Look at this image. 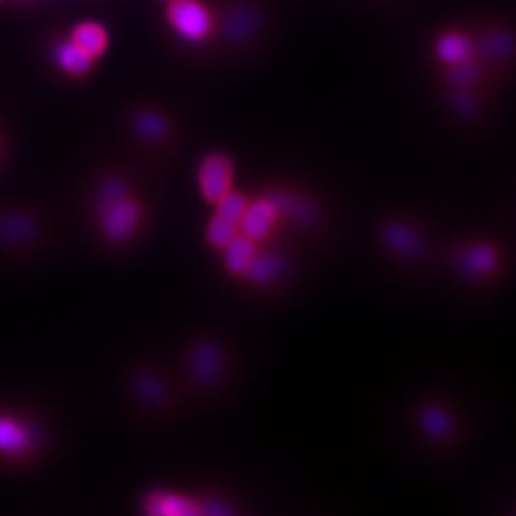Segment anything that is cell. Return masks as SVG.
I'll return each instance as SVG.
<instances>
[{
  "label": "cell",
  "mask_w": 516,
  "mask_h": 516,
  "mask_svg": "<svg viewBox=\"0 0 516 516\" xmlns=\"http://www.w3.org/2000/svg\"><path fill=\"white\" fill-rule=\"evenodd\" d=\"M512 50H514V37H512V33H509L505 29L492 31L484 38V43H482L484 56L489 60L505 58L511 54Z\"/></svg>",
  "instance_id": "obj_21"
},
{
  "label": "cell",
  "mask_w": 516,
  "mask_h": 516,
  "mask_svg": "<svg viewBox=\"0 0 516 516\" xmlns=\"http://www.w3.org/2000/svg\"><path fill=\"white\" fill-rule=\"evenodd\" d=\"M275 218V209L268 197H260V200L247 205L240 222V230L249 240L262 242L264 237H268V233L272 232Z\"/></svg>",
  "instance_id": "obj_9"
},
{
  "label": "cell",
  "mask_w": 516,
  "mask_h": 516,
  "mask_svg": "<svg viewBox=\"0 0 516 516\" xmlns=\"http://www.w3.org/2000/svg\"><path fill=\"white\" fill-rule=\"evenodd\" d=\"M130 128L135 136L150 145H159L170 136V121L155 110H138L130 117Z\"/></svg>",
  "instance_id": "obj_10"
},
{
  "label": "cell",
  "mask_w": 516,
  "mask_h": 516,
  "mask_svg": "<svg viewBox=\"0 0 516 516\" xmlns=\"http://www.w3.org/2000/svg\"><path fill=\"white\" fill-rule=\"evenodd\" d=\"M452 68H454L452 83L455 86H469V85H472L476 81V78L480 77L479 68H476L474 61H471V58L457 63V65H452Z\"/></svg>",
  "instance_id": "obj_23"
},
{
  "label": "cell",
  "mask_w": 516,
  "mask_h": 516,
  "mask_svg": "<svg viewBox=\"0 0 516 516\" xmlns=\"http://www.w3.org/2000/svg\"><path fill=\"white\" fill-rule=\"evenodd\" d=\"M283 268H285V264H283V258L280 255H272V253L258 255L257 253L245 275L249 277L250 282L260 283V285L272 283L283 274Z\"/></svg>",
  "instance_id": "obj_17"
},
{
  "label": "cell",
  "mask_w": 516,
  "mask_h": 516,
  "mask_svg": "<svg viewBox=\"0 0 516 516\" xmlns=\"http://www.w3.org/2000/svg\"><path fill=\"white\" fill-rule=\"evenodd\" d=\"M38 429L33 422L12 414L0 415V455L6 459H23L37 452Z\"/></svg>",
  "instance_id": "obj_6"
},
{
  "label": "cell",
  "mask_w": 516,
  "mask_h": 516,
  "mask_svg": "<svg viewBox=\"0 0 516 516\" xmlns=\"http://www.w3.org/2000/svg\"><path fill=\"white\" fill-rule=\"evenodd\" d=\"M421 425L432 438H446L452 432V417L440 405H429L422 409Z\"/></svg>",
  "instance_id": "obj_20"
},
{
  "label": "cell",
  "mask_w": 516,
  "mask_h": 516,
  "mask_svg": "<svg viewBox=\"0 0 516 516\" xmlns=\"http://www.w3.org/2000/svg\"><path fill=\"white\" fill-rule=\"evenodd\" d=\"M496 262H497V257L492 247L476 245L461 255L459 266L469 275H484L496 268Z\"/></svg>",
  "instance_id": "obj_16"
},
{
  "label": "cell",
  "mask_w": 516,
  "mask_h": 516,
  "mask_svg": "<svg viewBox=\"0 0 516 516\" xmlns=\"http://www.w3.org/2000/svg\"><path fill=\"white\" fill-rule=\"evenodd\" d=\"M436 56L447 65H457L472 56L471 38L457 31L444 33L436 43Z\"/></svg>",
  "instance_id": "obj_15"
},
{
  "label": "cell",
  "mask_w": 516,
  "mask_h": 516,
  "mask_svg": "<svg viewBox=\"0 0 516 516\" xmlns=\"http://www.w3.org/2000/svg\"><path fill=\"white\" fill-rule=\"evenodd\" d=\"M255 28H257L255 14H250V12H237L233 18L228 20L226 31L232 38H243L253 33Z\"/></svg>",
  "instance_id": "obj_22"
},
{
  "label": "cell",
  "mask_w": 516,
  "mask_h": 516,
  "mask_svg": "<svg viewBox=\"0 0 516 516\" xmlns=\"http://www.w3.org/2000/svg\"><path fill=\"white\" fill-rule=\"evenodd\" d=\"M54 61L61 71L71 77H85L94 68V58L88 56L83 48L73 41H63L54 46Z\"/></svg>",
  "instance_id": "obj_13"
},
{
  "label": "cell",
  "mask_w": 516,
  "mask_h": 516,
  "mask_svg": "<svg viewBox=\"0 0 516 516\" xmlns=\"http://www.w3.org/2000/svg\"><path fill=\"white\" fill-rule=\"evenodd\" d=\"M249 201L242 192H228L217 203V213L207 228V242L210 247L222 249L240 232V222Z\"/></svg>",
  "instance_id": "obj_5"
},
{
  "label": "cell",
  "mask_w": 516,
  "mask_h": 516,
  "mask_svg": "<svg viewBox=\"0 0 516 516\" xmlns=\"http://www.w3.org/2000/svg\"><path fill=\"white\" fill-rule=\"evenodd\" d=\"M232 178L233 167L226 155H207L200 167V188L203 200L217 205L224 195L232 192Z\"/></svg>",
  "instance_id": "obj_8"
},
{
  "label": "cell",
  "mask_w": 516,
  "mask_h": 516,
  "mask_svg": "<svg viewBox=\"0 0 516 516\" xmlns=\"http://www.w3.org/2000/svg\"><path fill=\"white\" fill-rule=\"evenodd\" d=\"M224 250V264L230 274L233 275H245L250 262H253L257 255L255 242L249 240L243 233H235L232 240L222 247Z\"/></svg>",
  "instance_id": "obj_12"
},
{
  "label": "cell",
  "mask_w": 516,
  "mask_h": 516,
  "mask_svg": "<svg viewBox=\"0 0 516 516\" xmlns=\"http://www.w3.org/2000/svg\"><path fill=\"white\" fill-rule=\"evenodd\" d=\"M143 511L148 514H203L197 501L170 492H153L143 499Z\"/></svg>",
  "instance_id": "obj_11"
},
{
  "label": "cell",
  "mask_w": 516,
  "mask_h": 516,
  "mask_svg": "<svg viewBox=\"0 0 516 516\" xmlns=\"http://www.w3.org/2000/svg\"><path fill=\"white\" fill-rule=\"evenodd\" d=\"M45 222L37 210L23 207L0 209V249L10 253L35 249L43 242Z\"/></svg>",
  "instance_id": "obj_3"
},
{
  "label": "cell",
  "mask_w": 516,
  "mask_h": 516,
  "mask_svg": "<svg viewBox=\"0 0 516 516\" xmlns=\"http://www.w3.org/2000/svg\"><path fill=\"white\" fill-rule=\"evenodd\" d=\"M92 218L105 243L113 247L130 243L143 226L145 210L128 180L121 176L102 178L92 193Z\"/></svg>",
  "instance_id": "obj_1"
},
{
  "label": "cell",
  "mask_w": 516,
  "mask_h": 516,
  "mask_svg": "<svg viewBox=\"0 0 516 516\" xmlns=\"http://www.w3.org/2000/svg\"><path fill=\"white\" fill-rule=\"evenodd\" d=\"M382 240L400 255H417L421 250L417 233L412 228L402 226V224H389L385 232H382Z\"/></svg>",
  "instance_id": "obj_18"
},
{
  "label": "cell",
  "mask_w": 516,
  "mask_h": 516,
  "mask_svg": "<svg viewBox=\"0 0 516 516\" xmlns=\"http://www.w3.org/2000/svg\"><path fill=\"white\" fill-rule=\"evenodd\" d=\"M226 352L222 344L207 337L193 340L184 356L188 381L201 390H210L220 385L226 375Z\"/></svg>",
  "instance_id": "obj_2"
},
{
  "label": "cell",
  "mask_w": 516,
  "mask_h": 516,
  "mask_svg": "<svg viewBox=\"0 0 516 516\" xmlns=\"http://www.w3.org/2000/svg\"><path fill=\"white\" fill-rule=\"evenodd\" d=\"M268 200L275 209V215L289 217V218H293L300 224H312L314 222V209L308 203L297 201L293 195L272 193V195H268Z\"/></svg>",
  "instance_id": "obj_19"
},
{
  "label": "cell",
  "mask_w": 516,
  "mask_h": 516,
  "mask_svg": "<svg viewBox=\"0 0 516 516\" xmlns=\"http://www.w3.org/2000/svg\"><path fill=\"white\" fill-rule=\"evenodd\" d=\"M0 150H3V140H0Z\"/></svg>",
  "instance_id": "obj_24"
},
{
  "label": "cell",
  "mask_w": 516,
  "mask_h": 516,
  "mask_svg": "<svg viewBox=\"0 0 516 516\" xmlns=\"http://www.w3.org/2000/svg\"><path fill=\"white\" fill-rule=\"evenodd\" d=\"M71 41L78 46L83 48L88 56H92L94 60H98L105 48H108V33L102 28L100 23H92V21H85V23H78L77 28L71 33Z\"/></svg>",
  "instance_id": "obj_14"
},
{
  "label": "cell",
  "mask_w": 516,
  "mask_h": 516,
  "mask_svg": "<svg viewBox=\"0 0 516 516\" xmlns=\"http://www.w3.org/2000/svg\"><path fill=\"white\" fill-rule=\"evenodd\" d=\"M130 394L143 409H150L153 414L170 409L172 402H175V392L170 390L168 381L148 367L132 373Z\"/></svg>",
  "instance_id": "obj_7"
},
{
  "label": "cell",
  "mask_w": 516,
  "mask_h": 516,
  "mask_svg": "<svg viewBox=\"0 0 516 516\" xmlns=\"http://www.w3.org/2000/svg\"><path fill=\"white\" fill-rule=\"evenodd\" d=\"M167 16L172 29L190 43H203L213 31V18L197 0H170Z\"/></svg>",
  "instance_id": "obj_4"
}]
</instances>
